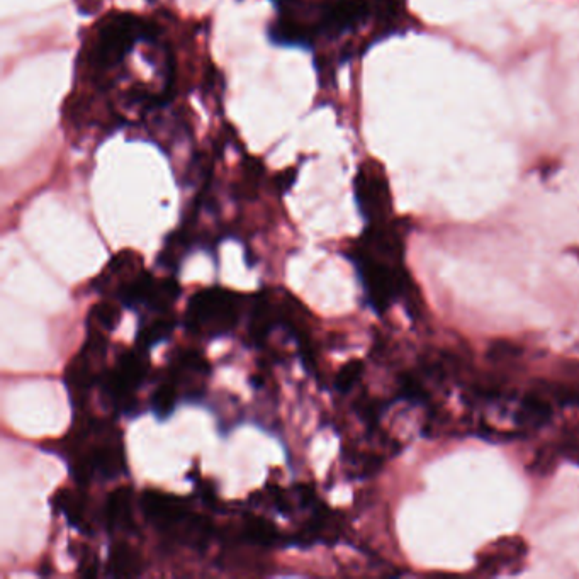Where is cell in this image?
<instances>
[{"instance_id":"5","label":"cell","mask_w":579,"mask_h":579,"mask_svg":"<svg viewBox=\"0 0 579 579\" xmlns=\"http://www.w3.org/2000/svg\"><path fill=\"white\" fill-rule=\"evenodd\" d=\"M355 201L369 225L388 221L393 209L391 191L384 170L374 162L364 164L354 179Z\"/></svg>"},{"instance_id":"19","label":"cell","mask_w":579,"mask_h":579,"mask_svg":"<svg viewBox=\"0 0 579 579\" xmlns=\"http://www.w3.org/2000/svg\"><path fill=\"white\" fill-rule=\"evenodd\" d=\"M362 372H364V364L360 360H350L349 364H345L338 372L335 388L340 393H349L350 389L359 383Z\"/></svg>"},{"instance_id":"16","label":"cell","mask_w":579,"mask_h":579,"mask_svg":"<svg viewBox=\"0 0 579 579\" xmlns=\"http://www.w3.org/2000/svg\"><path fill=\"white\" fill-rule=\"evenodd\" d=\"M175 328V316L172 313H162V315L152 321H143L140 330H138V337H136V347L148 352L153 345L164 342L172 335Z\"/></svg>"},{"instance_id":"18","label":"cell","mask_w":579,"mask_h":579,"mask_svg":"<svg viewBox=\"0 0 579 579\" xmlns=\"http://www.w3.org/2000/svg\"><path fill=\"white\" fill-rule=\"evenodd\" d=\"M119 321H121V310L118 306L109 301H102L90 310L87 325L101 328L102 332L111 333L118 328Z\"/></svg>"},{"instance_id":"15","label":"cell","mask_w":579,"mask_h":579,"mask_svg":"<svg viewBox=\"0 0 579 579\" xmlns=\"http://www.w3.org/2000/svg\"><path fill=\"white\" fill-rule=\"evenodd\" d=\"M240 537L243 542L255 547H274L282 540L276 525L259 515L245 518Z\"/></svg>"},{"instance_id":"11","label":"cell","mask_w":579,"mask_h":579,"mask_svg":"<svg viewBox=\"0 0 579 579\" xmlns=\"http://www.w3.org/2000/svg\"><path fill=\"white\" fill-rule=\"evenodd\" d=\"M316 29L306 26L293 16H281L270 24L269 38L274 45L281 46H308L313 43Z\"/></svg>"},{"instance_id":"14","label":"cell","mask_w":579,"mask_h":579,"mask_svg":"<svg viewBox=\"0 0 579 579\" xmlns=\"http://www.w3.org/2000/svg\"><path fill=\"white\" fill-rule=\"evenodd\" d=\"M143 569V561L140 554L128 544V542H118L114 544L109 552L107 561V574L123 578V576H138Z\"/></svg>"},{"instance_id":"4","label":"cell","mask_w":579,"mask_h":579,"mask_svg":"<svg viewBox=\"0 0 579 579\" xmlns=\"http://www.w3.org/2000/svg\"><path fill=\"white\" fill-rule=\"evenodd\" d=\"M147 374V352L138 347L135 350H124L113 369H104L99 381L107 403L118 411L130 413L136 405V391L145 383Z\"/></svg>"},{"instance_id":"7","label":"cell","mask_w":579,"mask_h":579,"mask_svg":"<svg viewBox=\"0 0 579 579\" xmlns=\"http://www.w3.org/2000/svg\"><path fill=\"white\" fill-rule=\"evenodd\" d=\"M170 377L174 379V383L177 384L184 400L201 398L204 383L209 377L208 360L204 359L203 354H199L196 350L179 352L177 357L172 360Z\"/></svg>"},{"instance_id":"12","label":"cell","mask_w":579,"mask_h":579,"mask_svg":"<svg viewBox=\"0 0 579 579\" xmlns=\"http://www.w3.org/2000/svg\"><path fill=\"white\" fill-rule=\"evenodd\" d=\"M51 501H53V508L58 513H63L72 527L80 530L82 534H92L89 520H87V503L80 491L65 488V490L58 491Z\"/></svg>"},{"instance_id":"3","label":"cell","mask_w":579,"mask_h":579,"mask_svg":"<svg viewBox=\"0 0 579 579\" xmlns=\"http://www.w3.org/2000/svg\"><path fill=\"white\" fill-rule=\"evenodd\" d=\"M352 260L359 272L369 304L377 313L388 310L394 299L405 293L408 277L401 269L400 260L377 257L359 245L352 252Z\"/></svg>"},{"instance_id":"2","label":"cell","mask_w":579,"mask_h":579,"mask_svg":"<svg viewBox=\"0 0 579 579\" xmlns=\"http://www.w3.org/2000/svg\"><path fill=\"white\" fill-rule=\"evenodd\" d=\"M157 34V28L140 17L114 14L99 29L96 46L92 51V63L101 72L118 67L138 41L155 43Z\"/></svg>"},{"instance_id":"17","label":"cell","mask_w":579,"mask_h":579,"mask_svg":"<svg viewBox=\"0 0 579 579\" xmlns=\"http://www.w3.org/2000/svg\"><path fill=\"white\" fill-rule=\"evenodd\" d=\"M180 398H182V394H180L177 384L174 383L172 377L167 376V379L158 384L157 389L153 391L152 398H150V408L157 418L167 420L177 408Z\"/></svg>"},{"instance_id":"1","label":"cell","mask_w":579,"mask_h":579,"mask_svg":"<svg viewBox=\"0 0 579 579\" xmlns=\"http://www.w3.org/2000/svg\"><path fill=\"white\" fill-rule=\"evenodd\" d=\"M245 298L225 287H206L197 291L187 304L184 325L196 337H225L237 328Z\"/></svg>"},{"instance_id":"8","label":"cell","mask_w":579,"mask_h":579,"mask_svg":"<svg viewBox=\"0 0 579 579\" xmlns=\"http://www.w3.org/2000/svg\"><path fill=\"white\" fill-rule=\"evenodd\" d=\"M143 269V259L133 250H124L109 260L101 276L94 281V287L102 294L114 291V296L123 289L128 282L133 281Z\"/></svg>"},{"instance_id":"9","label":"cell","mask_w":579,"mask_h":579,"mask_svg":"<svg viewBox=\"0 0 579 579\" xmlns=\"http://www.w3.org/2000/svg\"><path fill=\"white\" fill-rule=\"evenodd\" d=\"M135 493L130 486H119L107 496L104 522L111 532H135Z\"/></svg>"},{"instance_id":"6","label":"cell","mask_w":579,"mask_h":579,"mask_svg":"<svg viewBox=\"0 0 579 579\" xmlns=\"http://www.w3.org/2000/svg\"><path fill=\"white\" fill-rule=\"evenodd\" d=\"M141 510L148 522L164 535L174 532L192 513L191 506L184 498L158 490L143 493Z\"/></svg>"},{"instance_id":"13","label":"cell","mask_w":579,"mask_h":579,"mask_svg":"<svg viewBox=\"0 0 579 579\" xmlns=\"http://www.w3.org/2000/svg\"><path fill=\"white\" fill-rule=\"evenodd\" d=\"M277 325H279V310L272 308V303L265 294H259L253 299L250 323H248V333L253 343L262 345L272 332V328Z\"/></svg>"},{"instance_id":"21","label":"cell","mask_w":579,"mask_h":579,"mask_svg":"<svg viewBox=\"0 0 579 579\" xmlns=\"http://www.w3.org/2000/svg\"><path fill=\"white\" fill-rule=\"evenodd\" d=\"M274 2V6L277 9H286L287 6H291L294 2H298V0H272Z\"/></svg>"},{"instance_id":"10","label":"cell","mask_w":579,"mask_h":579,"mask_svg":"<svg viewBox=\"0 0 579 579\" xmlns=\"http://www.w3.org/2000/svg\"><path fill=\"white\" fill-rule=\"evenodd\" d=\"M525 556V544L518 539H503L481 552L479 569L486 574H498L512 568Z\"/></svg>"},{"instance_id":"20","label":"cell","mask_w":579,"mask_h":579,"mask_svg":"<svg viewBox=\"0 0 579 579\" xmlns=\"http://www.w3.org/2000/svg\"><path fill=\"white\" fill-rule=\"evenodd\" d=\"M294 180H296V170H287V172H282L281 175H277V189L284 194V192L289 191L291 186L294 184Z\"/></svg>"}]
</instances>
